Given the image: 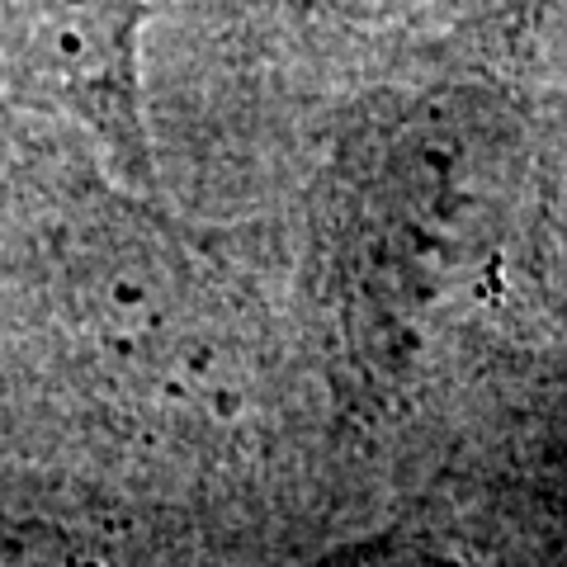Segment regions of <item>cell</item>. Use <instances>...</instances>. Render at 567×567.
<instances>
[{"label":"cell","mask_w":567,"mask_h":567,"mask_svg":"<svg viewBox=\"0 0 567 567\" xmlns=\"http://www.w3.org/2000/svg\"><path fill=\"white\" fill-rule=\"evenodd\" d=\"M327 175L350 289L402 327L492 256L525 175L520 128L483 85L398 91L346 123Z\"/></svg>","instance_id":"cell-1"},{"label":"cell","mask_w":567,"mask_h":567,"mask_svg":"<svg viewBox=\"0 0 567 567\" xmlns=\"http://www.w3.org/2000/svg\"><path fill=\"white\" fill-rule=\"evenodd\" d=\"M147 20L152 0H0V100L71 128L137 199L156 194Z\"/></svg>","instance_id":"cell-2"},{"label":"cell","mask_w":567,"mask_h":567,"mask_svg":"<svg viewBox=\"0 0 567 567\" xmlns=\"http://www.w3.org/2000/svg\"><path fill=\"white\" fill-rule=\"evenodd\" d=\"M0 567H104V563L58 525L0 520Z\"/></svg>","instance_id":"cell-3"},{"label":"cell","mask_w":567,"mask_h":567,"mask_svg":"<svg viewBox=\"0 0 567 567\" xmlns=\"http://www.w3.org/2000/svg\"><path fill=\"white\" fill-rule=\"evenodd\" d=\"M303 6L327 14V20H336V24L374 29V24H402L416 6H425V0H303Z\"/></svg>","instance_id":"cell-4"}]
</instances>
